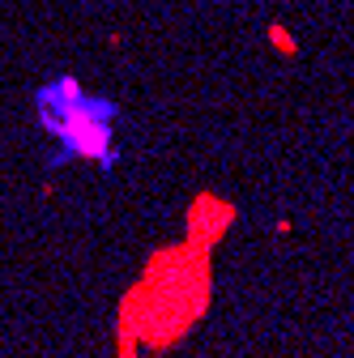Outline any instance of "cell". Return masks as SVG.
<instances>
[{"label": "cell", "mask_w": 354, "mask_h": 358, "mask_svg": "<svg viewBox=\"0 0 354 358\" xmlns=\"http://www.w3.org/2000/svg\"><path fill=\"white\" fill-rule=\"evenodd\" d=\"M34 111L48 137L60 141V158H85L111 166L115 162V141H111V120L115 103L85 94L77 77H56L34 94Z\"/></svg>", "instance_id": "1"}, {"label": "cell", "mask_w": 354, "mask_h": 358, "mask_svg": "<svg viewBox=\"0 0 354 358\" xmlns=\"http://www.w3.org/2000/svg\"><path fill=\"white\" fill-rule=\"evenodd\" d=\"M231 217H235V209L227 205V201H218V196H201L197 205H192V213H188V227H192V248H213L218 239H222V231L231 227Z\"/></svg>", "instance_id": "2"}, {"label": "cell", "mask_w": 354, "mask_h": 358, "mask_svg": "<svg viewBox=\"0 0 354 358\" xmlns=\"http://www.w3.org/2000/svg\"><path fill=\"white\" fill-rule=\"evenodd\" d=\"M269 38H274V43H282V52H290V56H295V43H290V34H286L282 26H274V30H269Z\"/></svg>", "instance_id": "3"}]
</instances>
